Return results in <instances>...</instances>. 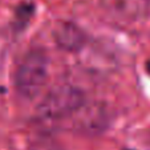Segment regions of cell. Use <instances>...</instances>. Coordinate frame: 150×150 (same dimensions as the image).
Segmentation results:
<instances>
[{"instance_id": "1", "label": "cell", "mask_w": 150, "mask_h": 150, "mask_svg": "<svg viewBox=\"0 0 150 150\" xmlns=\"http://www.w3.org/2000/svg\"><path fill=\"white\" fill-rule=\"evenodd\" d=\"M49 59L42 49L33 48L23 56L15 72V86L17 93L32 100L42 91L48 81Z\"/></svg>"}, {"instance_id": "2", "label": "cell", "mask_w": 150, "mask_h": 150, "mask_svg": "<svg viewBox=\"0 0 150 150\" xmlns=\"http://www.w3.org/2000/svg\"><path fill=\"white\" fill-rule=\"evenodd\" d=\"M85 104V94L73 85H59L51 89L37 105L36 113L44 121H57L73 116Z\"/></svg>"}, {"instance_id": "3", "label": "cell", "mask_w": 150, "mask_h": 150, "mask_svg": "<svg viewBox=\"0 0 150 150\" xmlns=\"http://www.w3.org/2000/svg\"><path fill=\"white\" fill-rule=\"evenodd\" d=\"M52 37L56 45L65 52H79L86 44V33L72 21H59L53 27Z\"/></svg>"}, {"instance_id": "4", "label": "cell", "mask_w": 150, "mask_h": 150, "mask_svg": "<svg viewBox=\"0 0 150 150\" xmlns=\"http://www.w3.org/2000/svg\"><path fill=\"white\" fill-rule=\"evenodd\" d=\"M74 114L79 116L77 118L79 126L85 132H92V133L102 130V127H105L106 125V118H108L106 109L97 104H84Z\"/></svg>"}, {"instance_id": "5", "label": "cell", "mask_w": 150, "mask_h": 150, "mask_svg": "<svg viewBox=\"0 0 150 150\" xmlns=\"http://www.w3.org/2000/svg\"><path fill=\"white\" fill-rule=\"evenodd\" d=\"M149 0H116L114 9L120 17L125 20H138L149 12Z\"/></svg>"}, {"instance_id": "6", "label": "cell", "mask_w": 150, "mask_h": 150, "mask_svg": "<svg viewBox=\"0 0 150 150\" xmlns=\"http://www.w3.org/2000/svg\"><path fill=\"white\" fill-rule=\"evenodd\" d=\"M146 72L150 74V60H147V62H146Z\"/></svg>"}]
</instances>
